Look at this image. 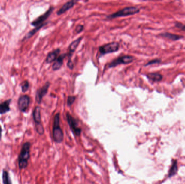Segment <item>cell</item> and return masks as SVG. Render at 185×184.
Here are the masks:
<instances>
[{
  "instance_id": "1",
  "label": "cell",
  "mask_w": 185,
  "mask_h": 184,
  "mask_svg": "<svg viewBox=\"0 0 185 184\" xmlns=\"http://www.w3.org/2000/svg\"><path fill=\"white\" fill-rule=\"evenodd\" d=\"M30 146L29 142H26L22 145L18 159L20 170H23L28 166L30 158Z\"/></svg>"
},
{
  "instance_id": "2",
  "label": "cell",
  "mask_w": 185,
  "mask_h": 184,
  "mask_svg": "<svg viewBox=\"0 0 185 184\" xmlns=\"http://www.w3.org/2000/svg\"><path fill=\"white\" fill-rule=\"evenodd\" d=\"M53 137L54 141L57 143H61L63 140V133L60 127V113L56 114L54 117L53 128Z\"/></svg>"
},
{
  "instance_id": "3",
  "label": "cell",
  "mask_w": 185,
  "mask_h": 184,
  "mask_svg": "<svg viewBox=\"0 0 185 184\" xmlns=\"http://www.w3.org/2000/svg\"><path fill=\"white\" fill-rule=\"evenodd\" d=\"M140 12V9L136 7H127L121 9L116 13L109 15L107 17L108 19H114L120 17L128 16L138 14Z\"/></svg>"
},
{
  "instance_id": "4",
  "label": "cell",
  "mask_w": 185,
  "mask_h": 184,
  "mask_svg": "<svg viewBox=\"0 0 185 184\" xmlns=\"http://www.w3.org/2000/svg\"><path fill=\"white\" fill-rule=\"evenodd\" d=\"M34 121L35 124V129L37 132L40 135H44V126L41 123V108L39 106H36L33 112Z\"/></svg>"
},
{
  "instance_id": "5",
  "label": "cell",
  "mask_w": 185,
  "mask_h": 184,
  "mask_svg": "<svg viewBox=\"0 0 185 184\" xmlns=\"http://www.w3.org/2000/svg\"><path fill=\"white\" fill-rule=\"evenodd\" d=\"M119 49V43L117 42H113L109 43L104 44L99 48V52L101 56L117 52Z\"/></svg>"
},
{
  "instance_id": "6",
  "label": "cell",
  "mask_w": 185,
  "mask_h": 184,
  "mask_svg": "<svg viewBox=\"0 0 185 184\" xmlns=\"http://www.w3.org/2000/svg\"><path fill=\"white\" fill-rule=\"evenodd\" d=\"M134 59V58L132 56L129 55L118 57L109 63L108 64V68H114L120 64H129L133 61Z\"/></svg>"
},
{
  "instance_id": "7",
  "label": "cell",
  "mask_w": 185,
  "mask_h": 184,
  "mask_svg": "<svg viewBox=\"0 0 185 184\" xmlns=\"http://www.w3.org/2000/svg\"><path fill=\"white\" fill-rule=\"evenodd\" d=\"M66 118L68 124L74 135L77 136H80L81 133V129L78 126V123L77 120L68 112L66 114Z\"/></svg>"
},
{
  "instance_id": "8",
  "label": "cell",
  "mask_w": 185,
  "mask_h": 184,
  "mask_svg": "<svg viewBox=\"0 0 185 184\" xmlns=\"http://www.w3.org/2000/svg\"><path fill=\"white\" fill-rule=\"evenodd\" d=\"M30 99L28 95H22L20 96L18 100V107L20 110L22 112H26L30 104Z\"/></svg>"
},
{
  "instance_id": "9",
  "label": "cell",
  "mask_w": 185,
  "mask_h": 184,
  "mask_svg": "<svg viewBox=\"0 0 185 184\" xmlns=\"http://www.w3.org/2000/svg\"><path fill=\"white\" fill-rule=\"evenodd\" d=\"M54 8L53 7H50L49 9L45 13H44L43 15H42L38 17V19H36L35 20H34L32 23V25L36 27L38 26L44 24L43 22L48 19V17L50 15V14H52V13L54 10Z\"/></svg>"
},
{
  "instance_id": "10",
  "label": "cell",
  "mask_w": 185,
  "mask_h": 184,
  "mask_svg": "<svg viewBox=\"0 0 185 184\" xmlns=\"http://www.w3.org/2000/svg\"><path fill=\"white\" fill-rule=\"evenodd\" d=\"M49 85L50 83L48 82L43 87L38 90L36 94V100L38 104L41 103L42 98L45 95H46L47 93L48 92V90L49 89Z\"/></svg>"
},
{
  "instance_id": "11",
  "label": "cell",
  "mask_w": 185,
  "mask_h": 184,
  "mask_svg": "<svg viewBox=\"0 0 185 184\" xmlns=\"http://www.w3.org/2000/svg\"><path fill=\"white\" fill-rule=\"evenodd\" d=\"M82 38H83V37H79V38H77V39H76V40L74 41L73 42H72L71 43L70 46H69V48H68V53L67 54V55H68V57H69V60H68V61H71V57L72 56V55L73 54L74 52L75 51V50H76V48H77V47L79 44H80V43L81 41H82Z\"/></svg>"
},
{
  "instance_id": "12",
  "label": "cell",
  "mask_w": 185,
  "mask_h": 184,
  "mask_svg": "<svg viewBox=\"0 0 185 184\" xmlns=\"http://www.w3.org/2000/svg\"><path fill=\"white\" fill-rule=\"evenodd\" d=\"M67 54H63L60 55L59 57H57V59L55 61L53 65L52 66V69L54 71H56L59 70L61 67L62 66L63 63L64 59L65 58Z\"/></svg>"
},
{
  "instance_id": "13",
  "label": "cell",
  "mask_w": 185,
  "mask_h": 184,
  "mask_svg": "<svg viewBox=\"0 0 185 184\" xmlns=\"http://www.w3.org/2000/svg\"><path fill=\"white\" fill-rule=\"evenodd\" d=\"M159 36L162 38H167L168 40L173 41H178L184 37L183 36L176 35V34L168 33V32L161 33L159 35Z\"/></svg>"
},
{
  "instance_id": "14",
  "label": "cell",
  "mask_w": 185,
  "mask_h": 184,
  "mask_svg": "<svg viewBox=\"0 0 185 184\" xmlns=\"http://www.w3.org/2000/svg\"><path fill=\"white\" fill-rule=\"evenodd\" d=\"M75 3L76 2L75 1H70L65 3L62 7L57 11V15H61L62 14H64L65 12L68 11V10L73 8L75 4Z\"/></svg>"
},
{
  "instance_id": "15",
  "label": "cell",
  "mask_w": 185,
  "mask_h": 184,
  "mask_svg": "<svg viewBox=\"0 0 185 184\" xmlns=\"http://www.w3.org/2000/svg\"><path fill=\"white\" fill-rule=\"evenodd\" d=\"M60 52V49H55L54 51L50 52L47 56L46 62L47 63H50L53 62H55L56 60L57 59L58 55L59 54Z\"/></svg>"
},
{
  "instance_id": "16",
  "label": "cell",
  "mask_w": 185,
  "mask_h": 184,
  "mask_svg": "<svg viewBox=\"0 0 185 184\" xmlns=\"http://www.w3.org/2000/svg\"><path fill=\"white\" fill-rule=\"evenodd\" d=\"M11 99H8L0 104V114H3L10 111V104Z\"/></svg>"
},
{
  "instance_id": "17",
  "label": "cell",
  "mask_w": 185,
  "mask_h": 184,
  "mask_svg": "<svg viewBox=\"0 0 185 184\" xmlns=\"http://www.w3.org/2000/svg\"><path fill=\"white\" fill-rule=\"evenodd\" d=\"M147 78L153 82H159L162 81L163 79V76L161 73H152L146 75Z\"/></svg>"
},
{
  "instance_id": "18",
  "label": "cell",
  "mask_w": 185,
  "mask_h": 184,
  "mask_svg": "<svg viewBox=\"0 0 185 184\" xmlns=\"http://www.w3.org/2000/svg\"><path fill=\"white\" fill-rule=\"evenodd\" d=\"M2 178L3 184H12L11 179L10 178L8 172L6 170H3Z\"/></svg>"
},
{
  "instance_id": "19",
  "label": "cell",
  "mask_w": 185,
  "mask_h": 184,
  "mask_svg": "<svg viewBox=\"0 0 185 184\" xmlns=\"http://www.w3.org/2000/svg\"><path fill=\"white\" fill-rule=\"evenodd\" d=\"M45 25H46V23H44V24H42V25H40L39 26L36 27L35 29H34L32 31H30V32H29L25 36V37L23 38V40H27V39L30 38L31 37H32L35 33H37L38 30H40L41 28L43 27Z\"/></svg>"
},
{
  "instance_id": "20",
  "label": "cell",
  "mask_w": 185,
  "mask_h": 184,
  "mask_svg": "<svg viewBox=\"0 0 185 184\" xmlns=\"http://www.w3.org/2000/svg\"><path fill=\"white\" fill-rule=\"evenodd\" d=\"M177 162L176 160H175L174 162L172 164L171 168L169 171V177H171L172 176L175 175L177 173Z\"/></svg>"
},
{
  "instance_id": "21",
  "label": "cell",
  "mask_w": 185,
  "mask_h": 184,
  "mask_svg": "<svg viewBox=\"0 0 185 184\" xmlns=\"http://www.w3.org/2000/svg\"><path fill=\"white\" fill-rule=\"evenodd\" d=\"M29 83L28 81H26L21 85L22 92H26L29 89Z\"/></svg>"
},
{
  "instance_id": "22",
  "label": "cell",
  "mask_w": 185,
  "mask_h": 184,
  "mask_svg": "<svg viewBox=\"0 0 185 184\" xmlns=\"http://www.w3.org/2000/svg\"><path fill=\"white\" fill-rule=\"evenodd\" d=\"M161 60L160 59L156 58V59H154V60L150 61L146 63L144 65V66L147 67V66H148V65H153V64H159L160 63H161Z\"/></svg>"
},
{
  "instance_id": "23",
  "label": "cell",
  "mask_w": 185,
  "mask_h": 184,
  "mask_svg": "<svg viewBox=\"0 0 185 184\" xmlns=\"http://www.w3.org/2000/svg\"><path fill=\"white\" fill-rule=\"evenodd\" d=\"M175 27L179 28L180 30L185 31V25L182 24V23H180L179 22H176L175 23Z\"/></svg>"
},
{
  "instance_id": "24",
  "label": "cell",
  "mask_w": 185,
  "mask_h": 184,
  "mask_svg": "<svg viewBox=\"0 0 185 184\" xmlns=\"http://www.w3.org/2000/svg\"><path fill=\"white\" fill-rule=\"evenodd\" d=\"M76 97L73 96H70L67 99V105L68 106H71L75 102Z\"/></svg>"
},
{
  "instance_id": "25",
  "label": "cell",
  "mask_w": 185,
  "mask_h": 184,
  "mask_svg": "<svg viewBox=\"0 0 185 184\" xmlns=\"http://www.w3.org/2000/svg\"><path fill=\"white\" fill-rule=\"evenodd\" d=\"M84 29V26L83 25H78L75 28V31L76 33H81Z\"/></svg>"
},
{
  "instance_id": "26",
  "label": "cell",
  "mask_w": 185,
  "mask_h": 184,
  "mask_svg": "<svg viewBox=\"0 0 185 184\" xmlns=\"http://www.w3.org/2000/svg\"><path fill=\"white\" fill-rule=\"evenodd\" d=\"M2 127L0 125V141L1 139V138H2Z\"/></svg>"
}]
</instances>
